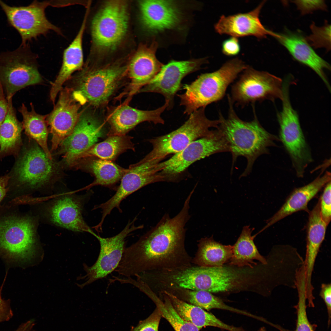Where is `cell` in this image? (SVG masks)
Here are the masks:
<instances>
[{
  "label": "cell",
  "mask_w": 331,
  "mask_h": 331,
  "mask_svg": "<svg viewBox=\"0 0 331 331\" xmlns=\"http://www.w3.org/2000/svg\"><path fill=\"white\" fill-rule=\"evenodd\" d=\"M34 59L27 44L0 53V84L7 100L19 90L41 81Z\"/></svg>",
  "instance_id": "9"
},
{
  "label": "cell",
  "mask_w": 331,
  "mask_h": 331,
  "mask_svg": "<svg viewBox=\"0 0 331 331\" xmlns=\"http://www.w3.org/2000/svg\"><path fill=\"white\" fill-rule=\"evenodd\" d=\"M319 295L323 299L326 306L328 314V325L331 321V285L330 283H323L321 284Z\"/></svg>",
  "instance_id": "44"
},
{
  "label": "cell",
  "mask_w": 331,
  "mask_h": 331,
  "mask_svg": "<svg viewBox=\"0 0 331 331\" xmlns=\"http://www.w3.org/2000/svg\"><path fill=\"white\" fill-rule=\"evenodd\" d=\"M207 61L206 58L171 60L163 65L154 78L137 93L153 92L161 94L165 98V102L168 105L167 109L170 110L174 105L175 96L181 88L183 79L198 70Z\"/></svg>",
  "instance_id": "19"
},
{
  "label": "cell",
  "mask_w": 331,
  "mask_h": 331,
  "mask_svg": "<svg viewBox=\"0 0 331 331\" xmlns=\"http://www.w3.org/2000/svg\"><path fill=\"white\" fill-rule=\"evenodd\" d=\"M8 102L0 84V127L4 120L8 110Z\"/></svg>",
  "instance_id": "45"
},
{
  "label": "cell",
  "mask_w": 331,
  "mask_h": 331,
  "mask_svg": "<svg viewBox=\"0 0 331 331\" xmlns=\"http://www.w3.org/2000/svg\"><path fill=\"white\" fill-rule=\"evenodd\" d=\"M205 107L194 111L188 119L180 127L167 134L149 140L152 149L141 162L154 161L160 162L171 154H174L184 149L193 141L211 134L221 122L219 118L210 120L206 116Z\"/></svg>",
  "instance_id": "6"
},
{
  "label": "cell",
  "mask_w": 331,
  "mask_h": 331,
  "mask_svg": "<svg viewBox=\"0 0 331 331\" xmlns=\"http://www.w3.org/2000/svg\"><path fill=\"white\" fill-rule=\"evenodd\" d=\"M228 116L224 118L221 113V122L218 129L227 142L231 154L232 166L237 158L243 156L247 160V165L240 177H246L252 171L256 160L261 155L269 153V148L277 146L279 137L267 131L261 124L253 109L254 118L250 121H244L237 115L230 96H227Z\"/></svg>",
  "instance_id": "2"
},
{
  "label": "cell",
  "mask_w": 331,
  "mask_h": 331,
  "mask_svg": "<svg viewBox=\"0 0 331 331\" xmlns=\"http://www.w3.org/2000/svg\"><path fill=\"white\" fill-rule=\"evenodd\" d=\"M6 275L3 282L0 287V323L9 320L13 316L10 300H5L2 297V291L6 280L7 272Z\"/></svg>",
  "instance_id": "43"
},
{
  "label": "cell",
  "mask_w": 331,
  "mask_h": 331,
  "mask_svg": "<svg viewBox=\"0 0 331 331\" xmlns=\"http://www.w3.org/2000/svg\"><path fill=\"white\" fill-rule=\"evenodd\" d=\"M73 166H77L94 177V181L87 188L98 185L112 186L121 180L128 170V169L120 166L113 161L93 157L80 159Z\"/></svg>",
  "instance_id": "28"
},
{
  "label": "cell",
  "mask_w": 331,
  "mask_h": 331,
  "mask_svg": "<svg viewBox=\"0 0 331 331\" xmlns=\"http://www.w3.org/2000/svg\"><path fill=\"white\" fill-rule=\"evenodd\" d=\"M159 163L153 161L138 162L131 165L123 175L114 195L105 202L95 206L101 209L102 217L99 224L102 225L106 217L115 208L121 211L120 205L123 200L134 192L148 185L166 181L159 173Z\"/></svg>",
  "instance_id": "16"
},
{
  "label": "cell",
  "mask_w": 331,
  "mask_h": 331,
  "mask_svg": "<svg viewBox=\"0 0 331 331\" xmlns=\"http://www.w3.org/2000/svg\"><path fill=\"white\" fill-rule=\"evenodd\" d=\"M271 36L286 48L295 59L312 69L330 91V86L324 70H330V66L314 51L305 37L287 30L283 33L272 32Z\"/></svg>",
  "instance_id": "22"
},
{
  "label": "cell",
  "mask_w": 331,
  "mask_h": 331,
  "mask_svg": "<svg viewBox=\"0 0 331 331\" xmlns=\"http://www.w3.org/2000/svg\"><path fill=\"white\" fill-rule=\"evenodd\" d=\"M86 103L81 94L72 88L66 87L61 90L58 102L47 116L52 135L51 151L57 149L72 132L80 115L79 110Z\"/></svg>",
  "instance_id": "18"
},
{
  "label": "cell",
  "mask_w": 331,
  "mask_h": 331,
  "mask_svg": "<svg viewBox=\"0 0 331 331\" xmlns=\"http://www.w3.org/2000/svg\"><path fill=\"white\" fill-rule=\"evenodd\" d=\"M168 292L189 304L209 310L217 309L231 311L245 315L247 312L227 305L219 298L206 291L179 289Z\"/></svg>",
  "instance_id": "35"
},
{
  "label": "cell",
  "mask_w": 331,
  "mask_h": 331,
  "mask_svg": "<svg viewBox=\"0 0 331 331\" xmlns=\"http://www.w3.org/2000/svg\"><path fill=\"white\" fill-rule=\"evenodd\" d=\"M191 197L188 196L176 216L171 218L165 215L154 227L125 247L116 270L119 275L131 277L146 272L192 265V258L185 244V226L190 218Z\"/></svg>",
  "instance_id": "1"
},
{
  "label": "cell",
  "mask_w": 331,
  "mask_h": 331,
  "mask_svg": "<svg viewBox=\"0 0 331 331\" xmlns=\"http://www.w3.org/2000/svg\"><path fill=\"white\" fill-rule=\"evenodd\" d=\"M240 49L239 41L237 37L231 36L224 40L222 43V51L226 55H236L239 53Z\"/></svg>",
  "instance_id": "42"
},
{
  "label": "cell",
  "mask_w": 331,
  "mask_h": 331,
  "mask_svg": "<svg viewBox=\"0 0 331 331\" xmlns=\"http://www.w3.org/2000/svg\"><path fill=\"white\" fill-rule=\"evenodd\" d=\"M319 199L320 211L322 219L328 225L331 220V181L325 186Z\"/></svg>",
  "instance_id": "39"
},
{
  "label": "cell",
  "mask_w": 331,
  "mask_h": 331,
  "mask_svg": "<svg viewBox=\"0 0 331 331\" xmlns=\"http://www.w3.org/2000/svg\"><path fill=\"white\" fill-rule=\"evenodd\" d=\"M10 178L9 174L0 177V207L8 192V186Z\"/></svg>",
  "instance_id": "46"
},
{
  "label": "cell",
  "mask_w": 331,
  "mask_h": 331,
  "mask_svg": "<svg viewBox=\"0 0 331 331\" xmlns=\"http://www.w3.org/2000/svg\"><path fill=\"white\" fill-rule=\"evenodd\" d=\"M86 12L77 35L64 51L62 67L56 79L52 84L50 98L54 105L56 97L62 89L63 83L74 71L82 68L83 63L82 39L87 17V11Z\"/></svg>",
  "instance_id": "27"
},
{
  "label": "cell",
  "mask_w": 331,
  "mask_h": 331,
  "mask_svg": "<svg viewBox=\"0 0 331 331\" xmlns=\"http://www.w3.org/2000/svg\"><path fill=\"white\" fill-rule=\"evenodd\" d=\"M230 152L227 141L217 129L211 135L196 139L169 159L159 163L160 173L167 180L185 170L195 162L215 154Z\"/></svg>",
  "instance_id": "13"
},
{
  "label": "cell",
  "mask_w": 331,
  "mask_h": 331,
  "mask_svg": "<svg viewBox=\"0 0 331 331\" xmlns=\"http://www.w3.org/2000/svg\"><path fill=\"white\" fill-rule=\"evenodd\" d=\"M157 43L142 45L138 50L127 67L130 80V93L132 94L148 84L157 74L163 64L157 58Z\"/></svg>",
  "instance_id": "23"
},
{
  "label": "cell",
  "mask_w": 331,
  "mask_h": 331,
  "mask_svg": "<svg viewBox=\"0 0 331 331\" xmlns=\"http://www.w3.org/2000/svg\"><path fill=\"white\" fill-rule=\"evenodd\" d=\"M139 4L143 25L151 33L173 29L182 23V12L173 1L142 0Z\"/></svg>",
  "instance_id": "20"
},
{
  "label": "cell",
  "mask_w": 331,
  "mask_h": 331,
  "mask_svg": "<svg viewBox=\"0 0 331 331\" xmlns=\"http://www.w3.org/2000/svg\"><path fill=\"white\" fill-rule=\"evenodd\" d=\"M162 293L167 295L174 309L182 318L192 323L199 329L203 327L210 326L229 331L232 330V325L223 322L204 309L181 300L168 292Z\"/></svg>",
  "instance_id": "30"
},
{
  "label": "cell",
  "mask_w": 331,
  "mask_h": 331,
  "mask_svg": "<svg viewBox=\"0 0 331 331\" xmlns=\"http://www.w3.org/2000/svg\"><path fill=\"white\" fill-rule=\"evenodd\" d=\"M296 286L299 299L297 304L295 307L296 310L297 321L294 331H315L316 326L310 323L306 314V277L304 272L301 271L297 274Z\"/></svg>",
  "instance_id": "37"
},
{
  "label": "cell",
  "mask_w": 331,
  "mask_h": 331,
  "mask_svg": "<svg viewBox=\"0 0 331 331\" xmlns=\"http://www.w3.org/2000/svg\"><path fill=\"white\" fill-rule=\"evenodd\" d=\"M105 127L104 122L92 111L81 112L72 132L59 146L58 153L63 155L66 165L73 167L82 154L107 135Z\"/></svg>",
  "instance_id": "14"
},
{
  "label": "cell",
  "mask_w": 331,
  "mask_h": 331,
  "mask_svg": "<svg viewBox=\"0 0 331 331\" xmlns=\"http://www.w3.org/2000/svg\"><path fill=\"white\" fill-rule=\"evenodd\" d=\"M147 296L154 302L161 312L162 317L166 319L175 331H199L192 323L182 318L176 311L169 298L164 293L157 295L152 291Z\"/></svg>",
  "instance_id": "36"
},
{
  "label": "cell",
  "mask_w": 331,
  "mask_h": 331,
  "mask_svg": "<svg viewBox=\"0 0 331 331\" xmlns=\"http://www.w3.org/2000/svg\"><path fill=\"white\" fill-rule=\"evenodd\" d=\"M247 67L240 59H233L218 70L201 74L190 84L184 85L183 86L185 92L177 95L180 105L185 107L184 113L190 115L198 109L221 99L229 85Z\"/></svg>",
  "instance_id": "5"
},
{
  "label": "cell",
  "mask_w": 331,
  "mask_h": 331,
  "mask_svg": "<svg viewBox=\"0 0 331 331\" xmlns=\"http://www.w3.org/2000/svg\"><path fill=\"white\" fill-rule=\"evenodd\" d=\"M127 66L114 64L99 68L86 67L73 78L72 88L86 102L95 107L105 105L127 75Z\"/></svg>",
  "instance_id": "8"
},
{
  "label": "cell",
  "mask_w": 331,
  "mask_h": 331,
  "mask_svg": "<svg viewBox=\"0 0 331 331\" xmlns=\"http://www.w3.org/2000/svg\"><path fill=\"white\" fill-rule=\"evenodd\" d=\"M168 106L167 103L156 109L143 110L126 105L119 106L109 115L107 121L110 126L107 136L125 135L139 124L145 121L163 124L161 115Z\"/></svg>",
  "instance_id": "24"
},
{
  "label": "cell",
  "mask_w": 331,
  "mask_h": 331,
  "mask_svg": "<svg viewBox=\"0 0 331 331\" xmlns=\"http://www.w3.org/2000/svg\"><path fill=\"white\" fill-rule=\"evenodd\" d=\"M8 110L6 117L0 127V158L13 155L17 156L22 145V123L17 119L12 98L7 100Z\"/></svg>",
  "instance_id": "29"
},
{
  "label": "cell",
  "mask_w": 331,
  "mask_h": 331,
  "mask_svg": "<svg viewBox=\"0 0 331 331\" xmlns=\"http://www.w3.org/2000/svg\"><path fill=\"white\" fill-rule=\"evenodd\" d=\"M162 317L160 311L156 307L150 316L139 321L136 326L132 328L131 331H158Z\"/></svg>",
  "instance_id": "40"
},
{
  "label": "cell",
  "mask_w": 331,
  "mask_h": 331,
  "mask_svg": "<svg viewBox=\"0 0 331 331\" xmlns=\"http://www.w3.org/2000/svg\"><path fill=\"white\" fill-rule=\"evenodd\" d=\"M204 290H203V291H204Z\"/></svg>",
  "instance_id": "49"
},
{
  "label": "cell",
  "mask_w": 331,
  "mask_h": 331,
  "mask_svg": "<svg viewBox=\"0 0 331 331\" xmlns=\"http://www.w3.org/2000/svg\"><path fill=\"white\" fill-rule=\"evenodd\" d=\"M136 218L129 221L120 233L109 238H103L94 233L93 235L99 242L100 251L95 263L89 267L85 265L86 281L81 287L106 277L117 268L121 260L125 247V239L132 232L142 228L143 226H136Z\"/></svg>",
  "instance_id": "17"
},
{
  "label": "cell",
  "mask_w": 331,
  "mask_h": 331,
  "mask_svg": "<svg viewBox=\"0 0 331 331\" xmlns=\"http://www.w3.org/2000/svg\"><path fill=\"white\" fill-rule=\"evenodd\" d=\"M31 110L29 111L25 105L22 104L18 109L23 117L22 123L25 133L34 139L51 159L52 158L48 148L47 140L48 130L45 119L47 116L37 113L33 105L30 103Z\"/></svg>",
  "instance_id": "34"
},
{
  "label": "cell",
  "mask_w": 331,
  "mask_h": 331,
  "mask_svg": "<svg viewBox=\"0 0 331 331\" xmlns=\"http://www.w3.org/2000/svg\"><path fill=\"white\" fill-rule=\"evenodd\" d=\"M132 138L126 135L108 136L105 140L97 143L82 154L77 161L84 158L93 157L113 161L127 150H135Z\"/></svg>",
  "instance_id": "33"
},
{
  "label": "cell",
  "mask_w": 331,
  "mask_h": 331,
  "mask_svg": "<svg viewBox=\"0 0 331 331\" xmlns=\"http://www.w3.org/2000/svg\"><path fill=\"white\" fill-rule=\"evenodd\" d=\"M253 230L249 226L243 227L240 236L233 245V255L229 263L230 265L253 268V266L257 265L254 260L263 264H267L268 260L260 253L254 244L253 240L255 236L251 234Z\"/></svg>",
  "instance_id": "32"
},
{
  "label": "cell",
  "mask_w": 331,
  "mask_h": 331,
  "mask_svg": "<svg viewBox=\"0 0 331 331\" xmlns=\"http://www.w3.org/2000/svg\"><path fill=\"white\" fill-rule=\"evenodd\" d=\"M88 194L65 193L38 206V215L48 223L74 231L94 233L83 219V207Z\"/></svg>",
  "instance_id": "11"
},
{
  "label": "cell",
  "mask_w": 331,
  "mask_h": 331,
  "mask_svg": "<svg viewBox=\"0 0 331 331\" xmlns=\"http://www.w3.org/2000/svg\"><path fill=\"white\" fill-rule=\"evenodd\" d=\"M19 197L3 202L0 207V253L12 261L32 259L37 245L38 217L21 209Z\"/></svg>",
  "instance_id": "3"
},
{
  "label": "cell",
  "mask_w": 331,
  "mask_h": 331,
  "mask_svg": "<svg viewBox=\"0 0 331 331\" xmlns=\"http://www.w3.org/2000/svg\"><path fill=\"white\" fill-rule=\"evenodd\" d=\"M198 242L197 250L192 258V264L203 267H222L232 257L233 246L217 242L212 236L201 238Z\"/></svg>",
  "instance_id": "31"
},
{
  "label": "cell",
  "mask_w": 331,
  "mask_h": 331,
  "mask_svg": "<svg viewBox=\"0 0 331 331\" xmlns=\"http://www.w3.org/2000/svg\"><path fill=\"white\" fill-rule=\"evenodd\" d=\"M307 223L306 249L304 263L306 285L310 288L312 286V277L315 261L324 239L328 226L321 218L319 200L309 212Z\"/></svg>",
  "instance_id": "26"
},
{
  "label": "cell",
  "mask_w": 331,
  "mask_h": 331,
  "mask_svg": "<svg viewBox=\"0 0 331 331\" xmlns=\"http://www.w3.org/2000/svg\"><path fill=\"white\" fill-rule=\"evenodd\" d=\"M312 33L305 37V39L310 46L315 48H324L327 51L331 49V26L325 22L323 26H317L314 23L310 27Z\"/></svg>",
  "instance_id": "38"
},
{
  "label": "cell",
  "mask_w": 331,
  "mask_h": 331,
  "mask_svg": "<svg viewBox=\"0 0 331 331\" xmlns=\"http://www.w3.org/2000/svg\"><path fill=\"white\" fill-rule=\"evenodd\" d=\"M49 3L34 1L27 6H11L0 0V6L5 13L8 24L19 33L21 45L50 30L61 34L60 29L46 18L45 9Z\"/></svg>",
  "instance_id": "15"
},
{
  "label": "cell",
  "mask_w": 331,
  "mask_h": 331,
  "mask_svg": "<svg viewBox=\"0 0 331 331\" xmlns=\"http://www.w3.org/2000/svg\"><path fill=\"white\" fill-rule=\"evenodd\" d=\"M258 331H266V330L264 327H262Z\"/></svg>",
  "instance_id": "48"
},
{
  "label": "cell",
  "mask_w": 331,
  "mask_h": 331,
  "mask_svg": "<svg viewBox=\"0 0 331 331\" xmlns=\"http://www.w3.org/2000/svg\"><path fill=\"white\" fill-rule=\"evenodd\" d=\"M289 86L287 84L283 86L282 109L277 116L280 127L278 137L289 156L297 176L302 178L313 159L298 115L290 102Z\"/></svg>",
  "instance_id": "7"
},
{
  "label": "cell",
  "mask_w": 331,
  "mask_h": 331,
  "mask_svg": "<svg viewBox=\"0 0 331 331\" xmlns=\"http://www.w3.org/2000/svg\"><path fill=\"white\" fill-rule=\"evenodd\" d=\"M128 20L126 2L120 1L106 2L92 22L91 32L94 43L102 48L113 50L124 37Z\"/></svg>",
  "instance_id": "10"
},
{
  "label": "cell",
  "mask_w": 331,
  "mask_h": 331,
  "mask_svg": "<svg viewBox=\"0 0 331 331\" xmlns=\"http://www.w3.org/2000/svg\"><path fill=\"white\" fill-rule=\"evenodd\" d=\"M295 4L302 15L311 13L317 10H326V5L324 0H294Z\"/></svg>",
  "instance_id": "41"
},
{
  "label": "cell",
  "mask_w": 331,
  "mask_h": 331,
  "mask_svg": "<svg viewBox=\"0 0 331 331\" xmlns=\"http://www.w3.org/2000/svg\"><path fill=\"white\" fill-rule=\"evenodd\" d=\"M13 168L3 200L30 194L52 183L59 172L58 165L48 158L36 143L24 147Z\"/></svg>",
  "instance_id": "4"
},
{
  "label": "cell",
  "mask_w": 331,
  "mask_h": 331,
  "mask_svg": "<svg viewBox=\"0 0 331 331\" xmlns=\"http://www.w3.org/2000/svg\"><path fill=\"white\" fill-rule=\"evenodd\" d=\"M283 81L267 72L248 66L232 86L230 98L233 104L242 107L264 100H282Z\"/></svg>",
  "instance_id": "12"
},
{
  "label": "cell",
  "mask_w": 331,
  "mask_h": 331,
  "mask_svg": "<svg viewBox=\"0 0 331 331\" xmlns=\"http://www.w3.org/2000/svg\"><path fill=\"white\" fill-rule=\"evenodd\" d=\"M322 172L313 181L304 186L295 189L288 197L280 209L267 221L261 231H262L276 222L291 214L301 210L308 211L307 204L319 191L331 181V174Z\"/></svg>",
  "instance_id": "25"
},
{
  "label": "cell",
  "mask_w": 331,
  "mask_h": 331,
  "mask_svg": "<svg viewBox=\"0 0 331 331\" xmlns=\"http://www.w3.org/2000/svg\"><path fill=\"white\" fill-rule=\"evenodd\" d=\"M265 2L263 1L255 9L246 13L221 16L215 25L216 32L220 35L226 34L237 38L253 36L259 39L271 35L272 31L262 24L259 14Z\"/></svg>",
  "instance_id": "21"
},
{
  "label": "cell",
  "mask_w": 331,
  "mask_h": 331,
  "mask_svg": "<svg viewBox=\"0 0 331 331\" xmlns=\"http://www.w3.org/2000/svg\"><path fill=\"white\" fill-rule=\"evenodd\" d=\"M34 324V320L31 319L21 324L14 331H33Z\"/></svg>",
  "instance_id": "47"
}]
</instances>
